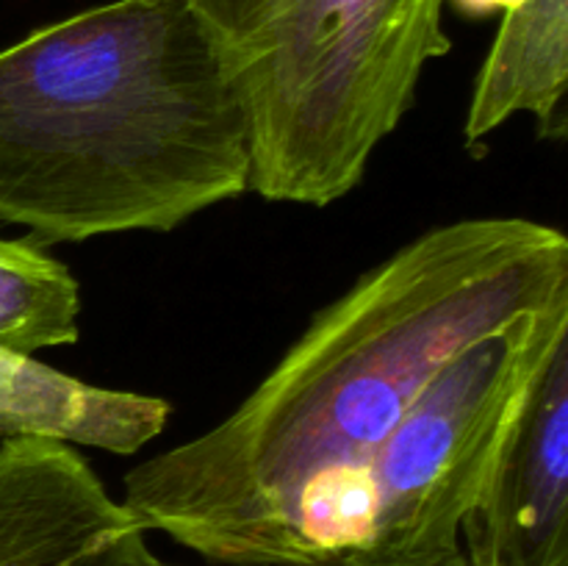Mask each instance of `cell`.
Listing matches in <instances>:
<instances>
[{
    "label": "cell",
    "instance_id": "cell-1",
    "mask_svg": "<svg viewBox=\"0 0 568 566\" xmlns=\"http://www.w3.org/2000/svg\"><path fill=\"white\" fill-rule=\"evenodd\" d=\"M566 297L560 228H430L325 305L225 420L125 472L122 503L216 566L366 564L361 483L416 394L477 336Z\"/></svg>",
    "mask_w": 568,
    "mask_h": 566
},
{
    "label": "cell",
    "instance_id": "cell-2",
    "mask_svg": "<svg viewBox=\"0 0 568 566\" xmlns=\"http://www.w3.org/2000/svg\"><path fill=\"white\" fill-rule=\"evenodd\" d=\"M250 192L242 105L189 0H111L0 48V222L170 233Z\"/></svg>",
    "mask_w": 568,
    "mask_h": 566
},
{
    "label": "cell",
    "instance_id": "cell-3",
    "mask_svg": "<svg viewBox=\"0 0 568 566\" xmlns=\"http://www.w3.org/2000/svg\"><path fill=\"white\" fill-rule=\"evenodd\" d=\"M242 105L250 192L325 209L366 178L453 50L447 0H189Z\"/></svg>",
    "mask_w": 568,
    "mask_h": 566
},
{
    "label": "cell",
    "instance_id": "cell-4",
    "mask_svg": "<svg viewBox=\"0 0 568 566\" xmlns=\"http://www.w3.org/2000/svg\"><path fill=\"white\" fill-rule=\"evenodd\" d=\"M568 342V297L521 311L460 347L425 383L361 483L366 564L460 553L530 386Z\"/></svg>",
    "mask_w": 568,
    "mask_h": 566
},
{
    "label": "cell",
    "instance_id": "cell-5",
    "mask_svg": "<svg viewBox=\"0 0 568 566\" xmlns=\"http://www.w3.org/2000/svg\"><path fill=\"white\" fill-rule=\"evenodd\" d=\"M148 536L75 447L0 442V566H148Z\"/></svg>",
    "mask_w": 568,
    "mask_h": 566
},
{
    "label": "cell",
    "instance_id": "cell-6",
    "mask_svg": "<svg viewBox=\"0 0 568 566\" xmlns=\"http://www.w3.org/2000/svg\"><path fill=\"white\" fill-rule=\"evenodd\" d=\"M460 549L469 566H568V342L530 386Z\"/></svg>",
    "mask_w": 568,
    "mask_h": 566
},
{
    "label": "cell",
    "instance_id": "cell-7",
    "mask_svg": "<svg viewBox=\"0 0 568 566\" xmlns=\"http://www.w3.org/2000/svg\"><path fill=\"white\" fill-rule=\"evenodd\" d=\"M170 416V400L92 386L37 355L0 347V442L44 438L133 455L164 433Z\"/></svg>",
    "mask_w": 568,
    "mask_h": 566
},
{
    "label": "cell",
    "instance_id": "cell-8",
    "mask_svg": "<svg viewBox=\"0 0 568 566\" xmlns=\"http://www.w3.org/2000/svg\"><path fill=\"white\" fill-rule=\"evenodd\" d=\"M568 89V0H521L503 14L475 78L464 144L486 150L488 137L516 114L536 120L538 137L564 139Z\"/></svg>",
    "mask_w": 568,
    "mask_h": 566
},
{
    "label": "cell",
    "instance_id": "cell-9",
    "mask_svg": "<svg viewBox=\"0 0 568 566\" xmlns=\"http://www.w3.org/2000/svg\"><path fill=\"white\" fill-rule=\"evenodd\" d=\"M81 286L44 244L0 236V347L22 355L81 338Z\"/></svg>",
    "mask_w": 568,
    "mask_h": 566
},
{
    "label": "cell",
    "instance_id": "cell-10",
    "mask_svg": "<svg viewBox=\"0 0 568 566\" xmlns=\"http://www.w3.org/2000/svg\"><path fill=\"white\" fill-rule=\"evenodd\" d=\"M148 566H183V564H170V560L155 555ZM322 566H469V564H466L464 549H460V553L442 555V558H430V560H416V564H322Z\"/></svg>",
    "mask_w": 568,
    "mask_h": 566
},
{
    "label": "cell",
    "instance_id": "cell-11",
    "mask_svg": "<svg viewBox=\"0 0 568 566\" xmlns=\"http://www.w3.org/2000/svg\"><path fill=\"white\" fill-rule=\"evenodd\" d=\"M466 17H491L497 11H510L514 6H519L521 0H453Z\"/></svg>",
    "mask_w": 568,
    "mask_h": 566
}]
</instances>
